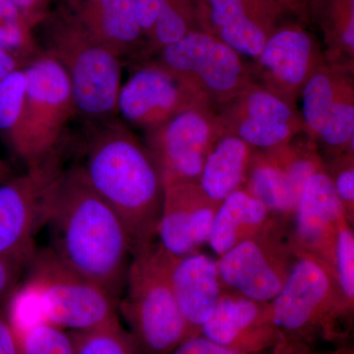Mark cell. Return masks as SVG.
<instances>
[{"mask_svg":"<svg viewBox=\"0 0 354 354\" xmlns=\"http://www.w3.org/2000/svg\"><path fill=\"white\" fill-rule=\"evenodd\" d=\"M44 227L62 262L120 300L132 248L122 221L93 190L75 164L51 179L44 192Z\"/></svg>","mask_w":354,"mask_h":354,"instance_id":"1","label":"cell"},{"mask_svg":"<svg viewBox=\"0 0 354 354\" xmlns=\"http://www.w3.org/2000/svg\"><path fill=\"white\" fill-rule=\"evenodd\" d=\"M81 133L75 165L122 221L132 253L157 241L165 186L145 143L118 118L84 123Z\"/></svg>","mask_w":354,"mask_h":354,"instance_id":"2","label":"cell"},{"mask_svg":"<svg viewBox=\"0 0 354 354\" xmlns=\"http://www.w3.org/2000/svg\"><path fill=\"white\" fill-rule=\"evenodd\" d=\"M34 32L41 53L66 72L78 118L90 124L118 118L124 62L77 24L62 6Z\"/></svg>","mask_w":354,"mask_h":354,"instance_id":"3","label":"cell"},{"mask_svg":"<svg viewBox=\"0 0 354 354\" xmlns=\"http://www.w3.org/2000/svg\"><path fill=\"white\" fill-rule=\"evenodd\" d=\"M172 257L157 241L131 255L118 312L142 354H171L191 337L172 290Z\"/></svg>","mask_w":354,"mask_h":354,"instance_id":"4","label":"cell"},{"mask_svg":"<svg viewBox=\"0 0 354 354\" xmlns=\"http://www.w3.org/2000/svg\"><path fill=\"white\" fill-rule=\"evenodd\" d=\"M274 323L286 339L313 346L344 342L353 307L342 295L335 272L309 254L297 258L285 285L271 301Z\"/></svg>","mask_w":354,"mask_h":354,"instance_id":"5","label":"cell"},{"mask_svg":"<svg viewBox=\"0 0 354 354\" xmlns=\"http://www.w3.org/2000/svg\"><path fill=\"white\" fill-rule=\"evenodd\" d=\"M24 274V283L16 291L34 304L30 322L41 320L60 329L80 332L118 319L120 300L71 269L50 247L37 248Z\"/></svg>","mask_w":354,"mask_h":354,"instance_id":"6","label":"cell"},{"mask_svg":"<svg viewBox=\"0 0 354 354\" xmlns=\"http://www.w3.org/2000/svg\"><path fill=\"white\" fill-rule=\"evenodd\" d=\"M23 70L26 106L18 158L29 169L64 157L69 125L78 114L68 76L57 60L41 53Z\"/></svg>","mask_w":354,"mask_h":354,"instance_id":"7","label":"cell"},{"mask_svg":"<svg viewBox=\"0 0 354 354\" xmlns=\"http://www.w3.org/2000/svg\"><path fill=\"white\" fill-rule=\"evenodd\" d=\"M156 55L158 64L200 102L214 109L221 108L253 82L241 55L202 30L190 32Z\"/></svg>","mask_w":354,"mask_h":354,"instance_id":"8","label":"cell"},{"mask_svg":"<svg viewBox=\"0 0 354 354\" xmlns=\"http://www.w3.org/2000/svg\"><path fill=\"white\" fill-rule=\"evenodd\" d=\"M286 223L274 216L259 234L218 257V274L225 290L256 301H272L297 258Z\"/></svg>","mask_w":354,"mask_h":354,"instance_id":"9","label":"cell"},{"mask_svg":"<svg viewBox=\"0 0 354 354\" xmlns=\"http://www.w3.org/2000/svg\"><path fill=\"white\" fill-rule=\"evenodd\" d=\"M227 133L215 109L195 104L147 132L145 145L164 186L198 183L209 151Z\"/></svg>","mask_w":354,"mask_h":354,"instance_id":"10","label":"cell"},{"mask_svg":"<svg viewBox=\"0 0 354 354\" xmlns=\"http://www.w3.org/2000/svg\"><path fill=\"white\" fill-rule=\"evenodd\" d=\"M353 66L325 57L300 94L304 131L337 155L353 153Z\"/></svg>","mask_w":354,"mask_h":354,"instance_id":"11","label":"cell"},{"mask_svg":"<svg viewBox=\"0 0 354 354\" xmlns=\"http://www.w3.org/2000/svg\"><path fill=\"white\" fill-rule=\"evenodd\" d=\"M304 21L279 24L268 38L250 70L253 83L295 108L302 88L325 57Z\"/></svg>","mask_w":354,"mask_h":354,"instance_id":"12","label":"cell"},{"mask_svg":"<svg viewBox=\"0 0 354 354\" xmlns=\"http://www.w3.org/2000/svg\"><path fill=\"white\" fill-rule=\"evenodd\" d=\"M64 158L26 169L22 176L0 184V257L27 264L35 251V237L44 227V197Z\"/></svg>","mask_w":354,"mask_h":354,"instance_id":"13","label":"cell"},{"mask_svg":"<svg viewBox=\"0 0 354 354\" xmlns=\"http://www.w3.org/2000/svg\"><path fill=\"white\" fill-rule=\"evenodd\" d=\"M221 109L227 132L258 151L286 145L304 130L293 106L253 82Z\"/></svg>","mask_w":354,"mask_h":354,"instance_id":"14","label":"cell"},{"mask_svg":"<svg viewBox=\"0 0 354 354\" xmlns=\"http://www.w3.org/2000/svg\"><path fill=\"white\" fill-rule=\"evenodd\" d=\"M198 27L241 57L255 59L283 16L277 0H193Z\"/></svg>","mask_w":354,"mask_h":354,"instance_id":"15","label":"cell"},{"mask_svg":"<svg viewBox=\"0 0 354 354\" xmlns=\"http://www.w3.org/2000/svg\"><path fill=\"white\" fill-rule=\"evenodd\" d=\"M195 104H205L162 65L146 62L133 70L127 82L121 84L118 118L125 124L147 133Z\"/></svg>","mask_w":354,"mask_h":354,"instance_id":"16","label":"cell"},{"mask_svg":"<svg viewBox=\"0 0 354 354\" xmlns=\"http://www.w3.org/2000/svg\"><path fill=\"white\" fill-rule=\"evenodd\" d=\"M200 335L243 354H261L283 337L274 323L271 302L256 301L225 288Z\"/></svg>","mask_w":354,"mask_h":354,"instance_id":"17","label":"cell"},{"mask_svg":"<svg viewBox=\"0 0 354 354\" xmlns=\"http://www.w3.org/2000/svg\"><path fill=\"white\" fill-rule=\"evenodd\" d=\"M220 204L207 197L198 183L165 186L158 243L174 257L199 252L209 242Z\"/></svg>","mask_w":354,"mask_h":354,"instance_id":"18","label":"cell"},{"mask_svg":"<svg viewBox=\"0 0 354 354\" xmlns=\"http://www.w3.org/2000/svg\"><path fill=\"white\" fill-rule=\"evenodd\" d=\"M344 215L332 178L323 167L305 183L292 216L291 239L297 252L314 256L335 271L339 221Z\"/></svg>","mask_w":354,"mask_h":354,"instance_id":"19","label":"cell"},{"mask_svg":"<svg viewBox=\"0 0 354 354\" xmlns=\"http://www.w3.org/2000/svg\"><path fill=\"white\" fill-rule=\"evenodd\" d=\"M62 6L77 24L123 62L144 57L145 38L134 0H64Z\"/></svg>","mask_w":354,"mask_h":354,"instance_id":"20","label":"cell"},{"mask_svg":"<svg viewBox=\"0 0 354 354\" xmlns=\"http://www.w3.org/2000/svg\"><path fill=\"white\" fill-rule=\"evenodd\" d=\"M171 281L191 337L200 335L223 290L216 260L201 252L172 257Z\"/></svg>","mask_w":354,"mask_h":354,"instance_id":"21","label":"cell"},{"mask_svg":"<svg viewBox=\"0 0 354 354\" xmlns=\"http://www.w3.org/2000/svg\"><path fill=\"white\" fill-rule=\"evenodd\" d=\"M245 189L281 220L288 221L297 209L300 194L291 183L279 147L251 156Z\"/></svg>","mask_w":354,"mask_h":354,"instance_id":"22","label":"cell"},{"mask_svg":"<svg viewBox=\"0 0 354 354\" xmlns=\"http://www.w3.org/2000/svg\"><path fill=\"white\" fill-rule=\"evenodd\" d=\"M274 218L269 209L245 189L234 191L218 206L209 245L220 257L241 242L259 234Z\"/></svg>","mask_w":354,"mask_h":354,"instance_id":"23","label":"cell"},{"mask_svg":"<svg viewBox=\"0 0 354 354\" xmlns=\"http://www.w3.org/2000/svg\"><path fill=\"white\" fill-rule=\"evenodd\" d=\"M252 153L253 149L235 135L221 137L207 156L198 180L205 195L221 203L241 189Z\"/></svg>","mask_w":354,"mask_h":354,"instance_id":"24","label":"cell"},{"mask_svg":"<svg viewBox=\"0 0 354 354\" xmlns=\"http://www.w3.org/2000/svg\"><path fill=\"white\" fill-rule=\"evenodd\" d=\"M308 17L323 32L328 59L353 64L354 0H309Z\"/></svg>","mask_w":354,"mask_h":354,"instance_id":"25","label":"cell"},{"mask_svg":"<svg viewBox=\"0 0 354 354\" xmlns=\"http://www.w3.org/2000/svg\"><path fill=\"white\" fill-rule=\"evenodd\" d=\"M198 27L193 0H165L150 38L146 41L144 57L178 41Z\"/></svg>","mask_w":354,"mask_h":354,"instance_id":"26","label":"cell"},{"mask_svg":"<svg viewBox=\"0 0 354 354\" xmlns=\"http://www.w3.org/2000/svg\"><path fill=\"white\" fill-rule=\"evenodd\" d=\"M26 106V77L23 68L0 81V132L18 158L22 144Z\"/></svg>","mask_w":354,"mask_h":354,"instance_id":"27","label":"cell"},{"mask_svg":"<svg viewBox=\"0 0 354 354\" xmlns=\"http://www.w3.org/2000/svg\"><path fill=\"white\" fill-rule=\"evenodd\" d=\"M0 46L22 67L41 53L34 28L11 0H0Z\"/></svg>","mask_w":354,"mask_h":354,"instance_id":"28","label":"cell"},{"mask_svg":"<svg viewBox=\"0 0 354 354\" xmlns=\"http://www.w3.org/2000/svg\"><path fill=\"white\" fill-rule=\"evenodd\" d=\"M69 334L76 354H142L118 319L102 327Z\"/></svg>","mask_w":354,"mask_h":354,"instance_id":"29","label":"cell"},{"mask_svg":"<svg viewBox=\"0 0 354 354\" xmlns=\"http://www.w3.org/2000/svg\"><path fill=\"white\" fill-rule=\"evenodd\" d=\"M14 329L21 354H76L69 333L44 321H32Z\"/></svg>","mask_w":354,"mask_h":354,"instance_id":"30","label":"cell"},{"mask_svg":"<svg viewBox=\"0 0 354 354\" xmlns=\"http://www.w3.org/2000/svg\"><path fill=\"white\" fill-rule=\"evenodd\" d=\"M351 221L342 216L339 221L335 250V272L344 299L349 306L354 302V234Z\"/></svg>","mask_w":354,"mask_h":354,"instance_id":"31","label":"cell"},{"mask_svg":"<svg viewBox=\"0 0 354 354\" xmlns=\"http://www.w3.org/2000/svg\"><path fill=\"white\" fill-rule=\"evenodd\" d=\"M335 167L328 171L334 183L335 192L344 209V215L351 223L354 213V165L353 153H339Z\"/></svg>","mask_w":354,"mask_h":354,"instance_id":"32","label":"cell"},{"mask_svg":"<svg viewBox=\"0 0 354 354\" xmlns=\"http://www.w3.org/2000/svg\"><path fill=\"white\" fill-rule=\"evenodd\" d=\"M26 265L12 258L0 257V301L10 297L18 288Z\"/></svg>","mask_w":354,"mask_h":354,"instance_id":"33","label":"cell"},{"mask_svg":"<svg viewBox=\"0 0 354 354\" xmlns=\"http://www.w3.org/2000/svg\"><path fill=\"white\" fill-rule=\"evenodd\" d=\"M171 354H243L209 341L204 335L187 337Z\"/></svg>","mask_w":354,"mask_h":354,"instance_id":"34","label":"cell"},{"mask_svg":"<svg viewBox=\"0 0 354 354\" xmlns=\"http://www.w3.org/2000/svg\"><path fill=\"white\" fill-rule=\"evenodd\" d=\"M137 18L145 43L150 38L165 0H134ZM146 46V44H145Z\"/></svg>","mask_w":354,"mask_h":354,"instance_id":"35","label":"cell"},{"mask_svg":"<svg viewBox=\"0 0 354 354\" xmlns=\"http://www.w3.org/2000/svg\"><path fill=\"white\" fill-rule=\"evenodd\" d=\"M25 16L32 28L46 19L50 13L53 0H11Z\"/></svg>","mask_w":354,"mask_h":354,"instance_id":"36","label":"cell"},{"mask_svg":"<svg viewBox=\"0 0 354 354\" xmlns=\"http://www.w3.org/2000/svg\"><path fill=\"white\" fill-rule=\"evenodd\" d=\"M271 354H351L344 348L335 351H318L313 346L304 344V342L293 341V339L283 337L272 348Z\"/></svg>","mask_w":354,"mask_h":354,"instance_id":"37","label":"cell"},{"mask_svg":"<svg viewBox=\"0 0 354 354\" xmlns=\"http://www.w3.org/2000/svg\"><path fill=\"white\" fill-rule=\"evenodd\" d=\"M0 354H21L19 337L6 312L0 311Z\"/></svg>","mask_w":354,"mask_h":354,"instance_id":"38","label":"cell"},{"mask_svg":"<svg viewBox=\"0 0 354 354\" xmlns=\"http://www.w3.org/2000/svg\"><path fill=\"white\" fill-rule=\"evenodd\" d=\"M279 3L285 7L286 10L298 18V19L307 22L308 17L309 0H277Z\"/></svg>","mask_w":354,"mask_h":354,"instance_id":"39","label":"cell"},{"mask_svg":"<svg viewBox=\"0 0 354 354\" xmlns=\"http://www.w3.org/2000/svg\"><path fill=\"white\" fill-rule=\"evenodd\" d=\"M23 68L20 62L12 55L0 46V81L15 70Z\"/></svg>","mask_w":354,"mask_h":354,"instance_id":"40","label":"cell"},{"mask_svg":"<svg viewBox=\"0 0 354 354\" xmlns=\"http://www.w3.org/2000/svg\"><path fill=\"white\" fill-rule=\"evenodd\" d=\"M11 177H12V176H11L10 169H9L8 165L0 158V184L6 183V181L10 179Z\"/></svg>","mask_w":354,"mask_h":354,"instance_id":"41","label":"cell"}]
</instances>
